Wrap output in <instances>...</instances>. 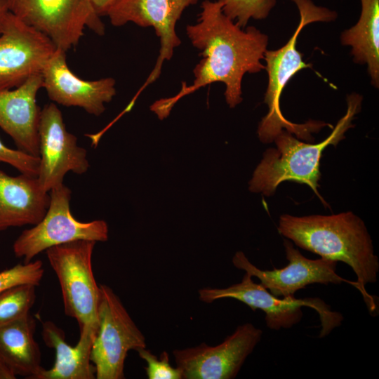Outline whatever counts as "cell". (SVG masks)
<instances>
[{
  "label": "cell",
  "mask_w": 379,
  "mask_h": 379,
  "mask_svg": "<svg viewBox=\"0 0 379 379\" xmlns=\"http://www.w3.org/2000/svg\"><path fill=\"white\" fill-rule=\"evenodd\" d=\"M198 293L199 300L205 303L222 298H233L246 304L253 311L260 310L265 314L267 328L272 330L289 328L299 323L303 316L301 308L304 306L316 310L319 316L321 326L319 338L329 334L334 328L340 326L343 320L340 313L332 311L320 298L277 297L260 284L254 282L248 272L239 283L222 288H202Z\"/></svg>",
  "instance_id": "cell-6"
},
{
  "label": "cell",
  "mask_w": 379,
  "mask_h": 379,
  "mask_svg": "<svg viewBox=\"0 0 379 379\" xmlns=\"http://www.w3.org/2000/svg\"><path fill=\"white\" fill-rule=\"evenodd\" d=\"M278 232L301 248L322 258L341 261L355 273L370 312L376 303L365 289L377 281L378 258L364 221L351 211L331 215L280 216Z\"/></svg>",
  "instance_id": "cell-2"
},
{
  "label": "cell",
  "mask_w": 379,
  "mask_h": 379,
  "mask_svg": "<svg viewBox=\"0 0 379 379\" xmlns=\"http://www.w3.org/2000/svg\"><path fill=\"white\" fill-rule=\"evenodd\" d=\"M43 88L53 102L66 107H79L88 114L100 116L105 104L116 95V81L106 77L94 81L84 80L69 68L66 51L57 48L42 72Z\"/></svg>",
  "instance_id": "cell-15"
},
{
  "label": "cell",
  "mask_w": 379,
  "mask_h": 379,
  "mask_svg": "<svg viewBox=\"0 0 379 379\" xmlns=\"http://www.w3.org/2000/svg\"><path fill=\"white\" fill-rule=\"evenodd\" d=\"M198 0H115L106 15L115 27L133 22L152 27L160 39L159 55L145 86L160 75L164 60H169L181 41L176 34L175 25L184 10Z\"/></svg>",
  "instance_id": "cell-14"
},
{
  "label": "cell",
  "mask_w": 379,
  "mask_h": 379,
  "mask_svg": "<svg viewBox=\"0 0 379 379\" xmlns=\"http://www.w3.org/2000/svg\"><path fill=\"white\" fill-rule=\"evenodd\" d=\"M286 258L288 264L280 269L262 270L252 264L242 251H237L232 258L235 267L244 270L260 280V284L277 297H294L296 291L312 284H340L349 283L363 291L357 282L347 281L335 272L337 262L321 258H307L288 239L284 240Z\"/></svg>",
  "instance_id": "cell-13"
},
{
  "label": "cell",
  "mask_w": 379,
  "mask_h": 379,
  "mask_svg": "<svg viewBox=\"0 0 379 379\" xmlns=\"http://www.w3.org/2000/svg\"><path fill=\"white\" fill-rule=\"evenodd\" d=\"M57 48L48 36L9 12L0 34V89L18 87L41 74Z\"/></svg>",
  "instance_id": "cell-12"
},
{
  "label": "cell",
  "mask_w": 379,
  "mask_h": 379,
  "mask_svg": "<svg viewBox=\"0 0 379 379\" xmlns=\"http://www.w3.org/2000/svg\"><path fill=\"white\" fill-rule=\"evenodd\" d=\"M36 286L31 284H22L0 292V325L29 313L36 298Z\"/></svg>",
  "instance_id": "cell-21"
},
{
  "label": "cell",
  "mask_w": 379,
  "mask_h": 379,
  "mask_svg": "<svg viewBox=\"0 0 379 379\" xmlns=\"http://www.w3.org/2000/svg\"><path fill=\"white\" fill-rule=\"evenodd\" d=\"M92 5L99 16L106 15L108 9L115 0H91Z\"/></svg>",
  "instance_id": "cell-26"
},
{
  "label": "cell",
  "mask_w": 379,
  "mask_h": 379,
  "mask_svg": "<svg viewBox=\"0 0 379 379\" xmlns=\"http://www.w3.org/2000/svg\"><path fill=\"white\" fill-rule=\"evenodd\" d=\"M262 335L261 329L246 323L215 346L201 343L195 347L174 350L176 367L182 379L235 378Z\"/></svg>",
  "instance_id": "cell-10"
},
{
  "label": "cell",
  "mask_w": 379,
  "mask_h": 379,
  "mask_svg": "<svg viewBox=\"0 0 379 379\" xmlns=\"http://www.w3.org/2000/svg\"><path fill=\"white\" fill-rule=\"evenodd\" d=\"M39 145L36 178L46 192L63 185L69 171L81 175L89 168L87 151L78 145L77 137L67 130L62 112L54 103L46 105L41 111Z\"/></svg>",
  "instance_id": "cell-11"
},
{
  "label": "cell",
  "mask_w": 379,
  "mask_h": 379,
  "mask_svg": "<svg viewBox=\"0 0 379 379\" xmlns=\"http://www.w3.org/2000/svg\"><path fill=\"white\" fill-rule=\"evenodd\" d=\"M99 286L98 328L91 361L95 378L123 379L128 352L146 347L145 337L114 291L105 284Z\"/></svg>",
  "instance_id": "cell-7"
},
{
  "label": "cell",
  "mask_w": 379,
  "mask_h": 379,
  "mask_svg": "<svg viewBox=\"0 0 379 379\" xmlns=\"http://www.w3.org/2000/svg\"><path fill=\"white\" fill-rule=\"evenodd\" d=\"M35 330L36 319L30 313L0 325V364L15 376L34 379L44 368Z\"/></svg>",
  "instance_id": "cell-19"
},
{
  "label": "cell",
  "mask_w": 379,
  "mask_h": 379,
  "mask_svg": "<svg viewBox=\"0 0 379 379\" xmlns=\"http://www.w3.org/2000/svg\"><path fill=\"white\" fill-rule=\"evenodd\" d=\"M97 329H80L76 346L65 340L64 331L51 321L42 323L41 335L45 345L55 351V361L48 370L43 368L34 379H94L95 367L91 361V351Z\"/></svg>",
  "instance_id": "cell-18"
},
{
  "label": "cell",
  "mask_w": 379,
  "mask_h": 379,
  "mask_svg": "<svg viewBox=\"0 0 379 379\" xmlns=\"http://www.w3.org/2000/svg\"><path fill=\"white\" fill-rule=\"evenodd\" d=\"M16 376L9 370L0 364V379H14Z\"/></svg>",
  "instance_id": "cell-28"
},
{
  "label": "cell",
  "mask_w": 379,
  "mask_h": 379,
  "mask_svg": "<svg viewBox=\"0 0 379 379\" xmlns=\"http://www.w3.org/2000/svg\"><path fill=\"white\" fill-rule=\"evenodd\" d=\"M43 88L41 74L18 87L0 89V128L13 139L18 149L39 157L41 108L36 95Z\"/></svg>",
  "instance_id": "cell-16"
},
{
  "label": "cell",
  "mask_w": 379,
  "mask_h": 379,
  "mask_svg": "<svg viewBox=\"0 0 379 379\" xmlns=\"http://www.w3.org/2000/svg\"><path fill=\"white\" fill-rule=\"evenodd\" d=\"M44 269L41 260L18 264L0 272V292L9 287L31 284L39 286L43 278Z\"/></svg>",
  "instance_id": "cell-23"
},
{
  "label": "cell",
  "mask_w": 379,
  "mask_h": 379,
  "mask_svg": "<svg viewBox=\"0 0 379 379\" xmlns=\"http://www.w3.org/2000/svg\"><path fill=\"white\" fill-rule=\"evenodd\" d=\"M361 101L362 97L358 93L347 95L345 114L330 135L319 143L302 142L283 129L274 139L276 148H268L264 152L248 182V190L271 197L282 182L294 181L309 186L324 206H328L318 191L322 153L328 145L336 146L345 139L346 131L354 127L352 121L360 111Z\"/></svg>",
  "instance_id": "cell-3"
},
{
  "label": "cell",
  "mask_w": 379,
  "mask_h": 379,
  "mask_svg": "<svg viewBox=\"0 0 379 379\" xmlns=\"http://www.w3.org/2000/svg\"><path fill=\"white\" fill-rule=\"evenodd\" d=\"M10 13L48 36L65 51L88 28L102 36L105 27L91 0H6Z\"/></svg>",
  "instance_id": "cell-8"
},
{
  "label": "cell",
  "mask_w": 379,
  "mask_h": 379,
  "mask_svg": "<svg viewBox=\"0 0 379 379\" xmlns=\"http://www.w3.org/2000/svg\"><path fill=\"white\" fill-rule=\"evenodd\" d=\"M222 12L241 28H244L251 18L265 19L275 6L277 0H220Z\"/></svg>",
  "instance_id": "cell-22"
},
{
  "label": "cell",
  "mask_w": 379,
  "mask_h": 379,
  "mask_svg": "<svg viewBox=\"0 0 379 379\" xmlns=\"http://www.w3.org/2000/svg\"><path fill=\"white\" fill-rule=\"evenodd\" d=\"M95 243L81 239L46 250L61 288L64 312L77 321L79 329L85 326L98 328L100 286L92 267Z\"/></svg>",
  "instance_id": "cell-5"
},
{
  "label": "cell",
  "mask_w": 379,
  "mask_h": 379,
  "mask_svg": "<svg viewBox=\"0 0 379 379\" xmlns=\"http://www.w3.org/2000/svg\"><path fill=\"white\" fill-rule=\"evenodd\" d=\"M71 190L64 184L50 191V202L41 220L24 230L15 241V255L29 262L48 248L77 240L106 241L108 226L103 220H77L70 211Z\"/></svg>",
  "instance_id": "cell-9"
},
{
  "label": "cell",
  "mask_w": 379,
  "mask_h": 379,
  "mask_svg": "<svg viewBox=\"0 0 379 379\" xmlns=\"http://www.w3.org/2000/svg\"><path fill=\"white\" fill-rule=\"evenodd\" d=\"M357 23L341 34V43L352 47L354 62L368 66L372 85L379 86V0H361Z\"/></svg>",
  "instance_id": "cell-20"
},
{
  "label": "cell",
  "mask_w": 379,
  "mask_h": 379,
  "mask_svg": "<svg viewBox=\"0 0 379 379\" xmlns=\"http://www.w3.org/2000/svg\"><path fill=\"white\" fill-rule=\"evenodd\" d=\"M292 1L299 10V25L287 44L275 51L266 50L264 54L266 62L265 69L268 74V86L264 102L268 107V112L262 119L258 128V138L263 143L273 142L283 129L294 133L300 139L313 142L312 133H318L326 126H331L324 121L313 120L305 124L293 123L284 117L280 109V97L290 79L301 69L312 67L311 64L302 60V54L296 48L297 39L301 30L310 23L330 22L337 18L335 11L317 6L311 0Z\"/></svg>",
  "instance_id": "cell-4"
},
{
  "label": "cell",
  "mask_w": 379,
  "mask_h": 379,
  "mask_svg": "<svg viewBox=\"0 0 379 379\" xmlns=\"http://www.w3.org/2000/svg\"><path fill=\"white\" fill-rule=\"evenodd\" d=\"M135 351L146 361L145 369L149 379H182L180 370L171 365L168 352L164 351L158 358L146 347H140Z\"/></svg>",
  "instance_id": "cell-24"
},
{
  "label": "cell",
  "mask_w": 379,
  "mask_h": 379,
  "mask_svg": "<svg viewBox=\"0 0 379 379\" xmlns=\"http://www.w3.org/2000/svg\"><path fill=\"white\" fill-rule=\"evenodd\" d=\"M48 193L36 177L11 176L0 170V231L39 222L48 208Z\"/></svg>",
  "instance_id": "cell-17"
},
{
  "label": "cell",
  "mask_w": 379,
  "mask_h": 379,
  "mask_svg": "<svg viewBox=\"0 0 379 379\" xmlns=\"http://www.w3.org/2000/svg\"><path fill=\"white\" fill-rule=\"evenodd\" d=\"M39 161V157L9 148L0 139V162L12 166L22 174L36 177Z\"/></svg>",
  "instance_id": "cell-25"
},
{
  "label": "cell",
  "mask_w": 379,
  "mask_h": 379,
  "mask_svg": "<svg viewBox=\"0 0 379 379\" xmlns=\"http://www.w3.org/2000/svg\"><path fill=\"white\" fill-rule=\"evenodd\" d=\"M221 1L204 0L198 22L187 25L186 32L192 45L201 51L203 58L193 70V84L175 96L166 98L173 107L183 96L214 82L225 85V97L230 107L242 101L241 82L246 73L265 69L261 60L267 50L268 36L254 27L243 30L222 10Z\"/></svg>",
  "instance_id": "cell-1"
},
{
  "label": "cell",
  "mask_w": 379,
  "mask_h": 379,
  "mask_svg": "<svg viewBox=\"0 0 379 379\" xmlns=\"http://www.w3.org/2000/svg\"><path fill=\"white\" fill-rule=\"evenodd\" d=\"M9 11L6 0H0V34L3 31L5 21Z\"/></svg>",
  "instance_id": "cell-27"
}]
</instances>
